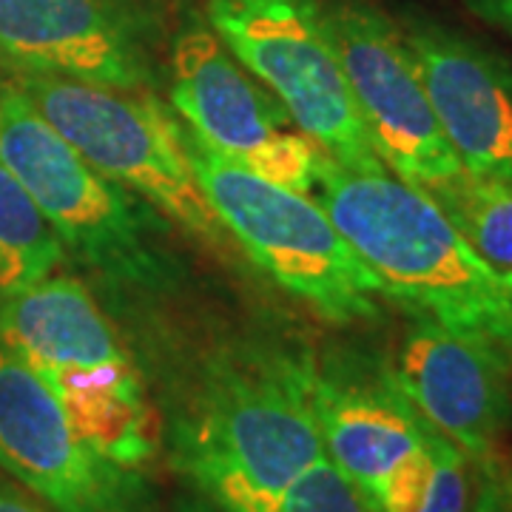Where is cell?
Returning <instances> with one entry per match:
<instances>
[{"label":"cell","mask_w":512,"mask_h":512,"mask_svg":"<svg viewBox=\"0 0 512 512\" xmlns=\"http://www.w3.org/2000/svg\"><path fill=\"white\" fill-rule=\"evenodd\" d=\"M313 413L325 456L367 504L379 498L399 467L419 456L433 433L390 365L356 350L313 359Z\"/></svg>","instance_id":"14"},{"label":"cell","mask_w":512,"mask_h":512,"mask_svg":"<svg viewBox=\"0 0 512 512\" xmlns=\"http://www.w3.org/2000/svg\"><path fill=\"white\" fill-rule=\"evenodd\" d=\"M205 18L325 157L350 168L382 165L333 49L322 0H205Z\"/></svg>","instance_id":"7"},{"label":"cell","mask_w":512,"mask_h":512,"mask_svg":"<svg viewBox=\"0 0 512 512\" xmlns=\"http://www.w3.org/2000/svg\"><path fill=\"white\" fill-rule=\"evenodd\" d=\"M399 29L461 168L478 180L512 183L510 60L419 12H407Z\"/></svg>","instance_id":"13"},{"label":"cell","mask_w":512,"mask_h":512,"mask_svg":"<svg viewBox=\"0 0 512 512\" xmlns=\"http://www.w3.org/2000/svg\"><path fill=\"white\" fill-rule=\"evenodd\" d=\"M66 245L32 194L0 163V299L57 274Z\"/></svg>","instance_id":"15"},{"label":"cell","mask_w":512,"mask_h":512,"mask_svg":"<svg viewBox=\"0 0 512 512\" xmlns=\"http://www.w3.org/2000/svg\"><path fill=\"white\" fill-rule=\"evenodd\" d=\"M177 134L225 231L279 288L336 325L382 313L387 291L379 276L350 248L319 202L256 177L208 146L183 120H177Z\"/></svg>","instance_id":"5"},{"label":"cell","mask_w":512,"mask_h":512,"mask_svg":"<svg viewBox=\"0 0 512 512\" xmlns=\"http://www.w3.org/2000/svg\"><path fill=\"white\" fill-rule=\"evenodd\" d=\"M473 493V461L453 441L444 439L439 430H433L424 450L393 473L370 510L470 512Z\"/></svg>","instance_id":"16"},{"label":"cell","mask_w":512,"mask_h":512,"mask_svg":"<svg viewBox=\"0 0 512 512\" xmlns=\"http://www.w3.org/2000/svg\"><path fill=\"white\" fill-rule=\"evenodd\" d=\"M0 512H52L40 498L23 490L20 484H12L0 478Z\"/></svg>","instance_id":"20"},{"label":"cell","mask_w":512,"mask_h":512,"mask_svg":"<svg viewBox=\"0 0 512 512\" xmlns=\"http://www.w3.org/2000/svg\"><path fill=\"white\" fill-rule=\"evenodd\" d=\"M473 467H476V493H473L470 512H504L498 484H495L493 470H490V461L487 464H473Z\"/></svg>","instance_id":"19"},{"label":"cell","mask_w":512,"mask_h":512,"mask_svg":"<svg viewBox=\"0 0 512 512\" xmlns=\"http://www.w3.org/2000/svg\"><path fill=\"white\" fill-rule=\"evenodd\" d=\"M168 100L197 137L256 177L302 194L313 191L319 148L211 26L194 20L171 40Z\"/></svg>","instance_id":"8"},{"label":"cell","mask_w":512,"mask_h":512,"mask_svg":"<svg viewBox=\"0 0 512 512\" xmlns=\"http://www.w3.org/2000/svg\"><path fill=\"white\" fill-rule=\"evenodd\" d=\"M0 342L35 367L97 456L128 473L154 461L163 421L143 370L86 282L52 274L0 299Z\"/></svg>","instance_id":"3"},{"label":"cell","mask_w":512,"mask_h":512,"mask_svg":"<svg viewBox=\"0 0 512 512\" xmlns=\"http://www.w3.org/2000/svg\"><path fill=\"white\" fill-rule=\"evenodd\" d=\"M478 15L512 35V0H467Z\"/></svg>","instance_id":"22"},{"label":"cell","mask_w":512,"mask_h":512,"mask_svg":"<svg viewBox=\"0 0 512 512\" xmlns=\"http://www.w3.org/2000/svg\"><path fill=\"white\" fill-rule=\"evenodd\" d=\"M490 470H493L495 484H498V495H501L504 512H512V461H501V458L495 456L490 461Z\"/></svg>","instance_id":"23"},{"label":"cell","mask_w":512,"mask_h":512,"mask_svg":"<svg viewBox=\"0 0 512 512\" xmlns=\"http://www.w3.org/2000/svg\"><path fill=\"white\" fill-rule=\"evenodd\" d=\"M316 202L379 276L390 302L476 333L512 356V279L467 245L421 188L319 151Z\"/></svg>","instance_id":"2"},{"label":"cell","mask_w":512,"mask_h":512,"mask_svg":"<svg viewBox=\"0 0 512 512\" xmlns=\"http://www.w3.org/2000/svg\"><path fill=\"white\" fill-rule=\"evenodd\" d=\"M276 512H373L365 495L356 490L328 456L316 458L305 473L293 478L279 495Z\"/></svg>","instance_id":"18"},{"label":"cell","mask_w":512,"mask_h":512,"mask_svg":"<svg viewBox=\"0 0 512 512\" xmlns=\"http://www.w3.org/2000/svg\"><path fill=\"white\" fill-rule=\"evenodd\" d=\"M188 484L228 512H276L279 495L325 456L313 413V359L234 345L211 353L168 421Z\"/></svg>","instance_id":"1"},{"label":"cell","mask_w":512,"mask_h":512,"mask_svg":"<svg viewBox=\"0 0 512 512\" xmlns=\"http://www.w3.org/2000/svg\"><path fill=\"white\" fill-rule=\"evenodd\" d=\"M9 80L97 171L143 197L202 245L228 248V231L180 146L177 120L157 94L117 92L40 72H12Z\"/></svg>","instance_id":"6"},{"label":"cell","mask_w":512,"mask_h":512,"mask_svg":"<svg viewBox=\"0 0 512 512\" xmlns=\"http://www.w3.org/2000/svg\"><path fill=\"white\" fill-rule=\"evenodd\" d=\"M387 365L421 419L473 464L498 456V441L512 421L510 353L476 333L413 313Z\"/></svg>","instance_id":"12"},{"label":"cell","mask_w":512,"mask_h":512,"mask_svg":"<svg viewBox=\"0 0 512 512\" xmlns=\"http://www.w3.org/2000/svg\"><path fill=\"white\" fill-rule=\"evenodd\" d=\"M168 512H228L220 501H214L208 493H202L200 487L188 484L183 493H177L168 504Z\"/></svg>","instance_id":"21"},{"label":"cell","mask_w":512,"mask_h":512,"mask_svg":"<svg viewBox=\"0 0 512 512\" xmlns=\"http://www.w3.org/2000/svg\"><path fill=\"white\" fill-rule=\"evenodd\" d=\"M424 194L487 265L512 279V183L478 180L464 171Z\"/></svg>","instance_id":"17"},{"label":"cell","mask_w":512,"mask_h":512,"mask_svg":"<svg viewBox=\"0 0 512 512\" xmlns=\"http://www.w3.org/2000/svg\"><path fill=\"white\" fill-rule=\"evenodd\" d=\"M0 470L52 512H137L140 478L77 436L35 367L0 342Z\"/></svg>","instance_id":"11"},{"label":"cell","mask_w":512,"mask_h":512,"mask_svg":"<svg viewBox=\"0 0 512 512\" xmlns=\"http://www.w3.org/2000/svg\"><path fill=\"white\" fill-rule=\"evenodd\" d=\"M0 163L55 225L66 254L109 288L154 296L180 285L163 214L83 160L12 80L0 86Z\"/></svg>","instance_id":"4"},{"label":"cell","mask_w":512,"mask_h":512,"mask_svg":"<svg viewBox=\"0 0 512 512\" xmlns=\"http://www.w3.org/2000/svg\"><path fill=\"white\" fill-rule=\"evenodd\" d=\"M157 23L140 0H0V66L154 94Z\"/></svg>","instance_id":"10"},{"label":"cell","mask_w":512,"mask_h":512,"mask_svg":"<svg viewBox=\"0 0 512 512\" xmlns=\"http://www.w3.org/2000/svg\"><path fill=\"white\" fill-rule=\"evenodd\" d=\"M333 49L382 165L421 191L464 168L441 131L399 23L376 0H322Z\"/></svg>","instance_id":"9"}]
</instances>
